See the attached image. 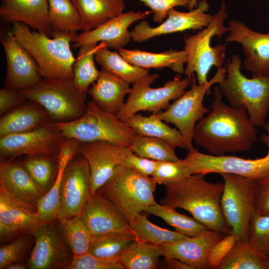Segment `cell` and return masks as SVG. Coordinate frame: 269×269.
Listing matches in <instances>:
<instances>
[{
    "label": "cell",
    "instance_id": "1",
    "mask_svg": "<svg viewBox=\"0 0 269 269\" xmlns=\"http://www.w3.org/2000/svg\"><path fill=\"white\" fill-rule=\"evenodd\" d=\"M223 97L215 85L211 109L195 125L193 141L213 155L248 151L257 139V127L246 108L227 105Z\"/></svg>",
    "mask_w": 269,
    "mask_h": 269
},
{
    "label": "cell",
    "instance_id": "2",
    "mask_svg": "<svg viewBox=\"0 0 269 269\" xmlns=\"http://www.w3.org/2000/svg\"><path fill=\"white\" fill-rule=\"evenodd\" d=\"M165 186L161 204L185 210L209 230L231 233L221 208L223 183L210 182L205 175L194 174Z\"/></svg>",
    "mask_w": 269,
    "mask_h": 269
},
{
    "label": "cell",
    "instance_id": "3",
    "mask_svg": "<svg viewBox=\"0 0 269 269\" xmlns=\"http://www.w3.org/2000/svg\"><path fill=\"white\" fill-rule=\"evenodd\" d=\"M11 32L36 62L42 78L73 80L76 59L70 43L77 33L53 32L51 38L18 22L12 23Z\"/></svg>",
    "mask_w": 269,
    "mask_h": 269
},
{
    "label": "cell",
    "instance_id": "4",
    "mask_svg": "<svg viewBox=\"0 0 269 269\" xmlns=\"http://www.w3.org/2000/svg\"><path fill=\"white\" fill-rule=\"evenodd\" d=\"M241 65L237 55L228 59L225 77L218 86L230 106L244 107L256 127H264L269 113V74L249 78L241 72Z\"/></svg>",
    "mask_w": 269,
    "mask_h": 269
},
{
    "label": "cell",
    "instance_id": "5",
    "mask_svg": "<svg viewBox=\"0 0 269 269\" xmlns=\"http://www.w3.org/2000/svg\"><path fill=\"white\" fill-rule=\"evenodd\" d=\"M53 124L64 138L80 142L104 141L130 147L137 135L116 115L101 109L92 100L87 103L86 112L81 117Z\"/></svg>",
    "mask_w": 269,
    "mask_h": 269
},
{
    "label": "cell",
    "instance_id": "6",
    "mask_svg": "<svg viewBox=\"0 0 269 269\" xmlns=\"http://www.w3.org/2000/svg\"><path fill=\"white\" fill-rule=\"evenodd\" d=\"M157 183L151 176L125 166H118L98 190L112 202L130 222L156 202Z\"/></svg>",
    "mask_w": 269,
    "mask_h": 269
},
{
    "label": "cell",
    "instance_id": "7",
    "mask_svg": "<svg viewBox=\"0 0 269 269\" xmlns=\"http://www.w3.org/2000/svg\"><path fill=\"white\" fill-rule=\"evenodd\" d=\"M25 98L40 106L53 123L76 120L86 111V94L72 80L42 78L34 86L20 91Z\"/></svg>",
    "mask_w": 269,
    "mask_h": 269
},
{
    "label": "cell",
    "instance_id": "8",
    "mask_svg": "<svg viewBox=\"0 0 269 269\" xmlns=\"http://www.w3.org/2000/svg\"><path fill=\"white\" fill-rule=\"evenodd\" d=\"M225 3L222 2L219 11L213 16L208 25L203 30L192 35L184 37V50L187 55L186 66L184 74L186 76L196 74L198 84L207 83L211 68L223 67L225 57L226 47L223 44L211 46L212 37H221L228 31L225 26V20L228 12Z\"/></svg>",
    "mask_w": 269,
    "mask_h": 269
},
{
    "label": "cell",
    "instance_id": "9",
    "mask_svg": "<svg viewBox=\"0 0 269 269\" xmlns=\"http://www.w3.org/2000/svg\"><path fill=\"white\" fill-rule=\"evenodd\" d=\"M226 73L225 67L217 69L214 76L201 85L198 84L193 74L190 89L175 99L167 109L156 114L162 121L176 127L181 134L185 149L189 150L194 147L192 143L195 126L210 111L203 105L206 94L213 85L223 80Z\"/></svg>",
    "mask_w": 269,
    "mask_h": 269
},
{
    "label": "cell",
    "instance_id": "10",
    "mask_svg": "<svg viewBox=\"0 0 269 269\" xmlns=\"http://www.w3.org/2000/svg\"><path fill=\"white\" fill-rule=\"evenodd\" d=\"M192 76H186L182 79L179 74L163 86L152 88L150 85L159 75L156 73L149 74L133 84L127 101L117 117L124 122L140 111L157 114L165 110L170 104V101L178 98L185 92L190 85Z\"/></svg>",
    "mask_w": 269,
    "mask_h": 269
},
{
    "label": "cell",
    "instance_id": "11",
    "mask_svg": "<svg viewBox=\"0 0 269 269\" xmlns=\"http://www.w3.org/2000/svg\"><path fill=\"white\" fill-rule=\"evenodd\" d=\"M220 175L224 181L220 204L224 219L237 239L248 242L255 213V179L231 173Z\"/></svg>",
    "mask_w": 269,
    "mask_h": 269
},
{
    "label": "cell",
    "instance_id": "12",
    "mask_svg": "<svg viewBox=\"0 0 269 269\" xmlns=\"http://www.w3.org/2000/svg\"><path fill=\"white\" fill-rule=\"evenodd\" d=\"M261 140L268 147L266 155L261 158L245 159L232 155H213L199 152L193 147L184 159L190 174L216 173H231L257 179L269 172V128Z\"/></svg>",
    "mask_w": 269,
    "mask_h": 269
},
{
    "label": "cell",
    "instance_id": "13",
    "mask_svg": "<svg viewBox=\"0 0 269 269\" xmlns=\"http://www.w3.org/2000/svg\"><path fill=\"white\" fill-rule=\"evenodd\" d=\"M34 245L27 262L30 269H69L73 260L58 220L43 224L32 234Z\"/></svg>",
    "mask_w": 269,
    "mask_h": 269
},
{
    "label": "cell",
    "instance_id": "14",
    "mask_svg": "<svg viewBox=\"0 0 269 269\" xmlns=\"http://www.w3.org/2000/svg\"><path fill=\"white\" fill-rule=\"evenodd\" d=\"M64 138L53 122H48L26 132L0 136V158L28 155L57 158L60 143Z\"/></svg>",
    "mask_w": 269,
    "mask_h": 269
},
{
    "label": "cell",
    "instance_id": "15",
    "mask_svg": "<svg viewBox=\"0 0 269 269\" xmlns=\"http://www.w3.org/2000/svg\"><path fill=\"white\" fill-rule=\"evenodd\" d=\"M91 196L88 163L80 154H77L69 162L63 175L57 219L62 221L80 214Z\"/></svg>",
    "mask_w": 269,
    "mask_h": 269
},
{
    "label": "cell",
    "instance_id": "16",
    "mask_svg": "<svg viewBox=\"0 0 269 269\" xmlns=\"http://www.w3.org/2000/svg\"><path fill=\"white\" fill-rule=\"evenodd\" d=\"M209 7L207 1H199L198 6L188 12L172 8L166 19L155 27L151 26L147 21L142 20L131 31L132 40L140 43L162 35L201 29L207 26L213 18L212 15L205 13Z\"/></svg>",
    "mask_w": 269,
    "mask_h": 269
},
{
    "label": "cell",
    "instance_id": "17",
    "mask_svg": "<svg viewBox=\"0 0 269 269\" xmlns=\"http://www.w3.org/2000/svg\"><path fill=\"white\" fill-rule=\"evenodd\" d=\"M45 222L37 208L24 202L0 188V243H7L22 234H32Z\"/></svg>",
    "mask_w": 269,
    "mask_h": 269
},
{
    "label": "cell",
    "instance_id": "18",
    "mask_svg": "<svg viewBox=\"0 0 269 269\" xmlns=\"http://www.w3.org/2000/svg\"><path fill=\"white\" fill-rule=\"evenodd\" d=\"M229 34L226 42L241 44L245 56L244 67L253 77L269 74V33L255 31L244 22L236 20L228 22Z\"/></svg>",
    "mask_w": 269,
    "mask_h": 269
},
{
    "label": "cell",
    "instance_id": "19",
    "mask_svg": "<svg viewBox=\"0 0 269 269\" xmlns=\"http://www.w3.org/2000/svg\"><path fill=\"white\" fill-rule=\"evenodd\" d=\"M0 42L6 59L5 86L20 91L37 84L42 78L38 65L12 32L4 34L1 37Z\"/></svg>",
    "mask_w": 269,
    "mask_h": 269
},
{
    "label": "cell",
    "instance_id": "20",
    "mask_svg": "<svg viewBox=\"0 0 269 269\" xmlns=\"http://www.w3.org/2000/svg\"><path fill=\"white\" fill-rule=\"evenodd\" d=\"M151 11H130L123 12L88 31L82 32L72 40V47L104 42L109 49L119 50L127 45L132 36L129 27L134 22L146 17Z\"/></svg>",
    "mask_w": 269,
    "mask_h": 269
},
{
    "label": "cell",
    "instance_id": "21",
    "mask_svg": "<svg viewBox=\"0 0 269 269\" xmlns=\"http://www.w3.org/2000/svg\"><path fill=\"white\" fill-rule=\"evenodd\" d=\"M80 214L93 236L132 231L117 207L99 191L91 195Z\"/></svg>",
    "mask_w": 269,
    "mask_h": 269
},
{
    "label": "cell",
    "instance_id": "22",
    "mask_svg": "<svg viewBox=\"0 0 269 269\" xmlns=\"http://www.w3.org/2000/svg\"><path fill=\"white\" fill-rule=\"evenodd\" d=\"M221 232L208 230L194 237L160 245L162 256L175 258L188 264L193 269H208L207 258L210 250L224 237Z\"/></svg>",
    "mask_w": 269,
    "mask_h": 269
},
{
    "label": "cell",
    "instance_id": "23",
    "mask_svg": "<svg viewBox=\"0 0 269 269\" xmlns=\"http://www.w3.org/2000/svg\"><path fill=\"white\" fill-rule=\"evenodd\" d=\"M120 146L104 141L81 142L79 153L89 166L91 195L100 189L120 166Z\"/></svg>",
    "mask_w": 269,
    "mask_h": 269
},
{
    "label": "cell",
    "instance_id": "24",
    "mask_svg": "<svg viewBox=\"0 0 269 269\" xmlns=\"http://www.w3.org/2000/svg\"><path fill=\"white\" fill-rule=\"evenodd\" d=\"M48 0H1L0 17L6 23H23L52 37Z\"/></svg>",
    "mask_w": 269,
    "mask_h": 269
},
{
    "label": "cell",
    "instance_id": "25",
    "mask_svg": "<svg viewBox=\"0 0 269 269\" xmlns=\"http://www.w3.org/2000/svg\"><path fill=\"white\" fill-rule=\"evenodd\" d=\"M131 91L130 84L104 70L88 90L92 101L100 108L117 116L123 108L124 98Z\"/></svg>",
    "mask_w": 269,
    "mask_h": 269
},
{
    "label": "cell",
    "instance_id": "26",
    "mask_svg": "<svg viewBox=\"0 0 269 269\" xmlns=\"http://www.w3.org/2000/svg\"><path fill=\"white\" fill-rule=\"evenodd\" d=\"M0 188L36 208L42 196L22 165L9 161L0 163Z\"/></svg>",
    "mask_w": 269,
    "mask_h": 269
},
{
    "label": "cell",
    "instance_id": "27",
    "mask_svg": "<svg viewBox=\"0 0 269 269\" xmlns=\"http://www.w3.org/2000/svg\"><path fill=\"white\" fill-rule=\"evenodd\" d=\"M118 52L130 63L137 67L147 69L168 67L179 74L184 73V65L187 62L184 49L180 51L169 49L161 53H153L122 48Z\"/></svg>",
    "mask_w": 269,
    "mask_h": 269
},
{
    "label": "cell",
    "instance_id": "28",
    "mask_svg": "<svg viewBox=\"0 0 269 269\" xmlns=\"http://www.w3.org/2000/svg\"><path fill=\"white\" fill-rule=\"evenodd\" d=\"M81 16L82 32L91 30L123 12L125 0H71Z\"/></svg>",
    "mask_w": 269,
    "mask_h": 269
},
{
    "label": "cell",
    "instance_id": "29",
    "mask_svg": "<svg viewBox=\"0 0 269 269\" xmlns=\"http://www.w3.org/2000/svg\"><path fill=\"white\" fill-rule=\"evenodd\" d=\"M32 102L15 109L1 118L0 136L26 132L49 122L50 119L46 112L37 106V104Z\"/></svg>",
    "mask_w": 269,
    "mask_h": 269
},
{
    "label": "cell",
    "instance_id": "30",
    "mask_svg": "<svg viewBox=\"0 0 269 269\" xmlns=\"http://www.w3.org/2000/svg\"><path fill=\"white\" fill-rule=\"evenodd\" d=\"M124 122L138 135L160 138L175 148H185L179 131L167 125L156 114L152 113L147 117L137 113Z\"/></svg>",
    "mask_w": 269,
    "mask_h": 269
},
{
    "label": "cell",
    "instance_id": "31",
    "mask_svg": "<svg viewBox=\"0 0 269 269\" xmlns=\"http://www.w3.org/2000/svg\"><path fill=\"white\" fill-rule=\"evenodd\" d=\"M95 60L102 70L112 73L130 84H133L149 74L147 69L130 63L119 52L110 50L104 42L98 45Z\"/></svg>",
    "mask_w": 269,
    "mask_h": 269
},
{
    "label": "cell",
    "instance_id": "32",
    "mask_svg": "<svg viewBox=\"0 0 269 269\" xmlns=\"http://www.w3.org/2000/svg\"><path fill=\"white\" fill-rule=\"evenodd\" d=\"M162 256L160 245L135 239L119 256L124 269H154Z\"/></svg>",
    "mask_w": 269,
    "mask_h": 269
},
{
    "label": "cell",
    "instance_id": "33",
    "mask_svg": "<svg viewBox=\"0 0 269 269\" xmlns=\"http://www.w3.org/2000/svg\"><path fill=\"white\" fill-rule=\"evenodd\" d=\"M73 158V154L69 150H60L57 157V172L54 182L50 190L42 196L37 206L38 216L45 223L57 220L61 181L65 170Z\"/></svg>",
    "mask_w": 269,
    "mask_h": 269
},
{
    "label": "cell",
    "instance_id": "34",
    "mask_svg": "<svg viewBox=\"0 0 269 269\" xmlns=\"http://www.w3.org/2000/svg\"><path fill=\"white\" fill-rule=\"evenodd\" d=\"M218 269H267V256L248 242L237 239Z\"/></svg>",
    "mask_w": 269,
    "mask_h": 269
},
{
    "label": "cell",
    "instance_id": "35",
    "mask_svg": "<svg viewBox=\"0 0 269 269\" xmlns=\"http://www.w3.org/2000/svg\"><path fill=\"white\" fill-rule=\"evenodd\" d=\"M48 18L53 32L77 33L81 30L79 12L71 0H48Z\"/></svg>",
    "mask_w": 269,
    "mask_h": 269
},
{
    "label": "cell",
    "instance_id": "36",
    "mask_svg": "<svg viewBox=\"0 0 269 269\" xmlns=\"http://www.w3.org/2000/svg\"><path fill=\"white\" fill-rule=\"evenodd\" d=\"M145 212L161 218L176 231L187 237L196 236L209 230L193 217L180 213L173 207L156 202L148 207Z\"/></svg>",
    "mask_w": 269,
    "mask_h": 269
},
{
    "label": "cell",
    "instance_id": "37",
    "mask_svg": "<svg viewBox=\"0 0 269 269\" xmlns=\"http://www.w3.org/2000/svg\"><path fill=\"white\" fill-rule=\"evenodd\" d=\"M97 44L82 46L79 48L73 65V81L81 91L87 93L89 86L98 78L100 71L95 64V53Z\"/></svg>",
    "mask_w": 269,
    "mask_h": 269
},
{
    "label": "cell",
    "instance_id": "38",
    "mask_svg": "<svg viewBox=\"0 0 269 269\" xmlns=\"http://www.w3.org/2000/svg\"><path fill=\"white\" fill-rule=\"evenodd\" d=\"M129 223L136 239L157 245L177 241L187 237L176 231L154 225L141 213L137 214Z\"/></svg>",
    "mask_w": 269,
    "mask_h": 269
},
{
    "label": "cell",
    "instance_id": "39",
    "mask_svg": "<svg viewBox=\"0 0 269 269\" xmlns=\"http://www.w3.org/2000/svg\"><path fill=\"white\" fill-rule=\"evenodd\" d=\"M130 148L139 156L157 161H176L179 159L175 147L156 137L137 134Z\"/></svg>",
    "mask_w": 269,
    "mask_h": 269
},
{
    "label": "cell",
    "instance_id": "40",
    "mask_svg": "<svg viewBox=\"0 0 269 269\" xmlns=\"http://www.w3.org/2000/svg\"><path fill=\"white\" fill-rule=\"evenodd\" d=\"M59 222L65 240L71 249L73 257H79L89 253L93 236L81 214Z\"/></svg>",
    "mask_w": 269,
    "mask_h": 269
},
{
    "label": "cell",
    "instance_id": "41",
    "mask_svg": "<svg viewBox=\"0 0 269 269\" xmlns=\"http://www.w3.org/2000/svg\"><path fill=\"white\" fill-rule=\"evenodd\" d=\"M135 239L133 231L93 236L89 253L102 258H118L122 251Z\"/></svg>",
    "mask_w": 269,
    "mask_h": 269
},
{
    "label": "cell",
    "instance_id": "42",
    "mask_svg": "<svg viewBox=\"0 0 269 269\" xmlns=\"http://www.w3.org/2000/svg\"><path fill=\"white\" fill-rule=\"evenodd\" d=\"M25 160L22 164L41 192L44 195L53 185L57 174L53 163L55 158L35 155Z\"/></svg>",
    "mask_w": 269,
    "mask_h": 269
},
{
    "label": "cell",
    "instance_id": "43",
    "mask_svg": "<svg viewBox=\"0 0 269 269\" xmlns=\"http://www.w3.org/2000/svg\"><path fill=\"white\" fill-rule=\"evenodd\" d=\"M34 236L31 234H22L12 241L3 244L0 248V269L13 263L23 262V259L29 253Z\"/></svg>",
    "mask_w": 269,
    "mask_h": 269
},
{
    "label": "cell",
    "instance_id": "44",
    "mask_svg": "<svg viewBox=\"0 0 269 269\" xmlns=\"http://www.w3.org/2000/svg\"><path fill=\"white\" fill-rule=\"evenodd\" d=\"M190 175L184 159H179L176 161H157L151 177L157 184L166 186Z\"/></svg>",
    "mask_w": 269,
    "mask_h": 269
},
{
    "label": "cell",
    "instance_id": "45",
    "mask_svg": "<svg viewBox=\"0 0 269 269\" xmlns=\"http://www.w3.org/2000/svg\"><path fill=\"white\" fill-rule=\"evenodd\" d=\"M248 242L262 254L269 255V215L254 214Z\"/></svg>",
    "mask_w": 269,
    "mask_h": 269
},
{
    "label": "cell",
    "instance_id": "46",
    "mask_svg": "<svg viewBox=\"0 0 269 269\" xmlns=\"http://www.w3.org/2000/svg\"><path fill=\"white\" fill-rule=\"evenodd\" d=\"M120 166L133 169L146 176H151L154 173L157 161L142 157L134 153L129 147L120 146Z\"/></svg>",
    "mask_w": 269,
    "mask_h": 269
},
{
    "label": "cell",
    "instance_id": "47",
    "mask_svg": "<svg viewBox=\"0 0 269 269\" xmlns=\"http://www.w3.org/2000/svg\"><path fill=\"white\" fill-rule=\"evenodd\" d=\"M69 269H124L119 258L106 259L90 253L73 257Z\"/></svg>",
    "mask_w": 269,
    "mask_h": 269
},
{
    "label": "cell",
    "instance_id": "48",
    "mask_svg": "<svg viewBox=\"0 0 269 269\" xmlns=\"http://www.w3.org/2000/svg\"><path fill=\"white\" fill-rule=\"evenodd\" d=\"M237 238L229 233L215 244L209 251L207 264L208 269H218L222 261L228 254L235 244Z\"/></svg>",
    "mask_w": 269,
    "mask_h": 269
},
{
    "label": "cell",
    "instance_id": "49",
    "mask_svg": "<svg viewBox=\"0 0 269 269\" xmlns=\"http://www.w3.org/2000/svg\"><path fill=\"white\" fill-rule=\"evenodd\" d=\"M148 7L153 14V20L161 23L167 17L169 11L176 6L188 7L190 0H137Z\"/></svg>",
    "mask_w": 269,
    "mask_h": 269
},
{
    "label": "cell",
    "instance_id": "50",
    "mask_svg": "<svg viewBox=\"0 0 269 269\" xmlns=\"http://www.w3.org/2000/svg\"><path fill=\"white\" fill-rule=\"evenodd\" d=\"M255 213L269 215V172L255 180Z\"/></svg>",
    "mask_w": 269,
    "mask_h": 269
},
{
    "label": "cell",
    "instance_id": "51",
    "mask_svg": "<svg viewBox=\"0 0 269 269\" xmlns=\"http://www.w3.org/2000/svg\"><path fill=\"white\" fill-rule=\"evenodd\" d=\"M26 99L22 93L7 86L0 90V114L19 105Z\"/></svg>",
    "mask_w": 269,
    "mask_h": 269
},
{
    "label": "cell",
    "instance_id": "52",
    "mask_svg": "<svg viewBox=\"0 0 269 269\" xmlns=\"http://www.w3.org/2000/svg\"><path fill=\"white\" fill-rule=\"evenodd\" d=\"M166 267L172 269H193L188 264L175 258H165Z\"/></svg>",
    "mask_w": 269,
    "mask_h": 269
},
{
    "label": "cell",
    "instance_id": "53",
    "mask_svg": "<svg viewBox=\"0 0 269 269\" xmlns=\"http://www.w3.org/2000/svg\"><path fill=\"white\" fill-rule=\"evenodd\" d=\"M29 269L27 263L23 262H17L7 265L5 269Z\"/></svg>",
    "mask_w": 269,
    "mask_h": 269
},
{
    "label": "cell",
    "instance_id": "54",
    "mask_svg": "<svg viewBox=\"0 0 269 269\" xmlns=\"http://www.w3.org/2000/svg\"><path fill=\"white\" fill-rule=\"evenodd\" d=\"M199 0H190V4L187 7L189 10L193 9L198 6Z\"/></svg>",
    "mask_w": 269,
    "mask_h": 269
},
{
    "label": "cell",
    "instance_id": "55",
    "mask_svg": "<svg viewBox=\"0 0 269 269\" xmlns=\"http://www.w3.org/2000/svg\"><path fill=\"white\" fill-rule=\"evenodd\" d=\"M267 268L269 269V255H267Z\"/></svg>",
    "mask_w": 269,
    "mask_h": 269
},
{
    "label": "cell",
    "instance_id": "56",
    "mask_svg": "<svg viewBox=\"0 0 269 269\" xmlns=\"http://www.w3.org/2000/svg\"><path fill=\"white\" fill-rule=\"evenodd\" d=\"M267 127L269 128V118L267 120L266 125H265Z\"/></svg>",
    "mask_w": 269,
    "mask_h": 269
},
{
    "label": "cell",
    "instance_id": "57",
    "mask_svg": "<svg viewBox=\"0 0 269 269\" xmlns=\"http://www.w3.org/2000/svg\"><path fill=\"white\" fill-rule=\"evenodd\" d=\"M199 1H207V0H199Z\"/></svg>",
    "mask_w": 269,
    "mask_h": 269
}]
</instances>
